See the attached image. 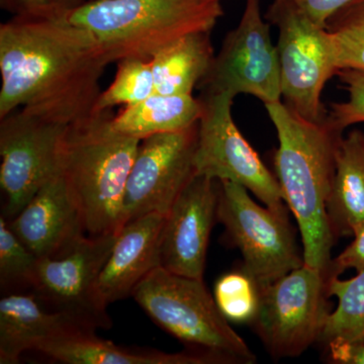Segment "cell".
<instances>
[{
  "mask_svg": "<svg viewBox=\"0 0 364 364\" xmlns=\"http://www.w3.org/2000/svg\"><path fill=\"white\" fill-rule=\"evenodd\" d=\"M218 183V222L225 227L227 241L240 250L243 257L241 269L259 287L305 263L289 222V208L261 207L240 184Z\"/></svg>",
  "mask_w": 364,
  "mask_h": 364,
  "instance_id": "cell-7",
  "label": "cell"
},
{
  "mask_svg": "<svg viewBox=\"0 0 364 364\" xmlns=\"http://www.w3.org/2000/svg\"><path fill=\"white\" fill-rule=\"evenodd\" d=\"M95 331L66 314L52 312L35 294H11L0 299V363L18 364L21 354L68 333Z\"/></svg>",
  "mask_w": 364,
  "mask_h": 364,
  "instance_id": "cell-17",
  "label": "cell"
},
{
  "mask_svg": "<svg viewBox=\"0 0 364 364\" xmlns=\"http://www.w3.org/2000/svg\"><path fill=\"white\" fill-rule=\"evenodd\" d=\"M132 296L158 326L191 350L221 359L224 364H250L256 356L232 329L203 279L155 268Z\"/></svg>",
  "mask_w": 364,
  "mask_h": 364,
  "instance_id": "cell-5",
  "label": "cell"
},
{
  "mask_svg": "<svg viewBox=\"0 0 364 364\" xmlns=\"http://www.w3.org/2000/svg\"><path fill=\"white\" fill-rule=\"evenodd\" d=\"M165 215L158 213L136 218L117 232L116 242L98 279L105 305L128 298L134 289L160 267V237Z\"/></svg>",
  "mask_w": 364,
  "mask_h": 364,
  "instance_id": "cell-16",
  "label": "cell"
},
{
  "mask_svg": "<svg viewBox=\"0 0 364 364\" xmlns=\"http://www.w3.org/2000/svg\"><path fill=\"white\" fill-rule=\"evenodd\" d=\"M117 64L114 81L100 93L95 112L112 109L117 105H136L155 93L150 60L128 58Z\"/></svg>",
  "mask_w": 364,
  "mask_h": 364,
  "instance_id": "cell-24",
  "label": "cell"
},
{
  "mask_svg": "<svg viewBox=\"0 0 364 364\" xmlns=\"http://www.w3.org/2000/svg\"><path fill=\"white\" fill-rule=\"evenodd\" d=\"M264 107L279 138L275 176L298 222L305 264L326 272L336 241L328 219L327 200L343 132L327 119H305L282 100Z\"/></svg>",
  "mask_w": 364,
  "mask_h": 364,
  "instance_id": "cell-2",
  "label": "cell"
},
{
  "mask_svg": "<svg viewBox=\"0 0 364 364\" xmlns=\"http://www.w3.org/2000/svg\"><path fill=\"white\" fill-rule=\"evenodd\" d=\"M335 363L364 364V341H331L326 344Z\"/></svg>",
  "mask_w": 364,
  "mask_h": 364,
  "instance_id": "cell-31",
  "label": "cell"
},
{
  "mask_svg": "<svg viewBox=\"0 0 364 364\" xmlns=\"http://www.w3.org/2000/svg\"><path fill=\"white\" fill-rule=\"evenodd\" d=\"M198 88L205 95H252L264 105L282 100L277 45L261 16L260 0H246L240 23L223 41Z\"/></svg>",
  "mask_w": 364,
  "mask_h": 364,
  "instance_id": "cell-10",
  "label": "cell"
},
{
  "mask_svg": "<svg viewBox=\"0 0 364 364\" xmlns=\"http://www.w3.org/2000/svg\"><path fill=\"white\" fill-rule=\"evenodd\" d=\"M267 18L279 31L277 51L286 105L306 119L325 121L323 90L339 71L329 33L293 0H273Z\"/></svg>",
  "mask_w": 364,
  "mask_h": 364,
  "instance_id": "cell-6",
  "label": "cell"
},
{
  "mask_svg": "<svg viewBox=\"0 0 364 364\" xmlns=\"http://www.w3.org/2000/svg\"><path fill=\"white\" fill-rule=\"evenodd\" d=\"M85 1H87V0H55L60 11H69V9L85 4Z\"/></svg>",
  "mask_w": 364,
  "mask_h": 364,
  "instance_id": "cell-32",
  "label": "cell"
},
{
  "mask_svg": "<svg viewBox=\"0 0 364 364\" xmlns=\"http://www.w3.org/2000/svg\"><path fill=\"white\" fill-rule=\"evenodd\" d=\"M117 234L85 237L61 257L39 258L31 291L52 312L66 314L90 329H111L98 279Z\"/></svg>",
  "mask_w": 364,
  "mask_h": 364,
  "instance_id": "cell-11",
  "label": "cell"
},
{
  "mask_svg": "<svg viewBox=\"0 0 364 364\" xmlns=\"http://www.w3.org/2000/svg\"><path fill=\"white\" fill-rule=\"evenodd\" d=\"M210 32L189 33L150 60L155 92L193 95L215 58Z\"/></svg>",
  "mask_w": 364,
  "mask_h": 364,
  "instance_id": "cell-21",
  "label": "cell"
},
{
  "mask_svg": "<svg viewBox=\"0 0 364 364\" xmlns=\"http://www.w3.org/2000/svg\"><path fill=\"white\" fill-rule=\"evenodd\" d=\"M68 126L20 109L0 119V186L11 221L53 177L61 172L60 154Z\"/></svg>",
  "mask_w": 364,
  "mask_h": 364,
  "instance_id": "cell-12",
  "label": "cell"
},
{
  "mask_svg": "<svg viewBox=\"0 0 364 364\" xmlns=\"http://www.w3.org/2000/svg\"><path fill=\"white\" fill-rule=\"evenodd\" d=\"M112 109L68 126L60 154L62 176L75 196L90 236L124 226L127 181L140 140L112 128Z\"/></svg>",
  "mask_w": 364,
  "mask_h": 364,
  "instance_id": "cell-3",
  "label": "cell"
},
{
  "mask_svg": "<svg viewBox=\"0 0 364 364\" xmlns=\"http://www.w3.org/2000/svg\"><path fill=\"white\" fill-rule=\"evenodd\" d=\"M0 6L13 16H50L61 13L55 0H0Z\"/></svg>",
  "mask_w": 364,
  "mask_h": 364,
  "instance_id": "cell-29",
  "label": "cell"
},
{
  "mask_svg": "<svg viewBox=\"0 0 364 364\" xmlns=\"http://www.w3.org/2000/svg\"><path fill=\"white\" fill-rule=\"evenodd\" d=\"M327 214L336 240L352 236L354 227L364 221L363 131L353 130L340 140Z\"/></svg>",
  "mask_w": 364,
  "mask_h": 364,
  "instance_id": "cell-19",
  "label": "cell"
},
{
  "mask_svg": "<svg viewBox=\"0 0 364 364\" xmlns=\"http://www.w3.org/2000/svg\"><path fill=\"white\" fill-rule=\"evenodd\" d=\"M352 236L351 243L331 260L326 270L329 279L339 277L347 269H354L358 273L364 272V221L354 227Z\"/></svg>",
  "mask_w": 364,
  "mask_h": 364,
  "instance_id": "cell-28",
  "label": "cell"
},
{
  "mask_svg": "<svg viewBox=\"0 0 364 364\" xmlns=\"http://www.w3.org/2000/svg\"><path fill=\"white\" fill-rule=\"evenodd\" d=\"M205 1L220 2V1H221V0H205Z\"/></svg>",
  "mask_w": 364,
  "mask_h": 364,
  "instance_id": "cell-33",
  "label": "cell"
},
{
  "mask_svg": "<svg viewBox=\"0 0 364 364\" xmlns=\"http://www.w3.org/2000/svg\"><path fill=\"white\" fill-rule=\"evenodd\" d=\"M338 69L364 71V0H351L326 23ZM338 71V72H339Z\"/></svg>",
  "mask_w": 364,
  "mask_h": 364,
  "instance_id": "cell-23",
  "label": "cell"
},
{
  "mask_svg": "<svg viewBox=\"0 0 364 364\" xmlns=\"http://www.w3.org/2000/svg\"><path fill=\"white\" fill-rule=\"evenodd\" d=\"M328 294L337 306L328 316L318 341H364V272L349 279H328Z\"/></svg>",
  "mask_w": 364,
  "mask_h": 364,
  "instance_id": "cell-22",
  "label": "cell"
},
{
  "mask_svg": "<svg viewBox=\"0 0 364 364\" xmlns=\"http://www.w3.org/2000/svg\"><path fill=\"white\" fill-rule=\"evenodd\" d=\"M35 351L66 364H223L210 354L191 349L181 353L128 349L98 338L95 331L68 333L40 344Z\"/></svg>",
  "mask_w": 364,
  "mask_h": 364,
  "instance_id": "cell-18",
  "label": "cell"
},
{
  "mask_svg": "<svg viewBox=\"0 0 364 364\" xmlns=\"http://www.w3.org/2000/svg\"><path fill=\"white\" fill-rule=\"evenodd\" d=\"M219 183L195 176L165 215L160 237V267L203 279L210 235L217 220Z\"/></svg>",
  "mask_w": 364,
  "mask_h": 364,
  "instance_id": "cell-14",
  "label": "cell"
},
{
  "mask_svg": "<svg viewBox=\"0 0 364 364\" xmlns=\"http://www.w3.org/2000/svg\"><path fill=\"white\" fill-rule=\"evenodd\" d=\"M215 304L228 321L252 323L259 308L260 287L240 269L223 275L215 282Z\"/></svg>",
  "mask_w": 364,
  "mask_h": 364,
  "instance_id": "cell-25",
  "label": "cell"
},
{
  "mask_svg": "<svg viewBox=\"0 0 364 364\" xmlns=\"http://www.w3.org/2000/svg\"><path fill=\"white\" fill-rule=\"evenodd\" d=\"M337 75L348 91V100L333 104L327 119L335 129L343 132L352 124L364 123V71L343 69Z\"/></svg>",
  "mask_w": 364,
  "mask_h": 364,
  "instance_id": "cell-27",
  "label": "cell"
},
{
  "mask_svg": "<svg viewBox=\"0 0 364 364\" xmlns=\"http://www.w3.org/2000/svg\"><path fill=\"white\" fill-rule=\"evenodd\" d=\"M63 14L93 33L112 64L151 60L189 33L212 32L224 11L205 0H87Z\"/></svg>",
  "mask_w": 364,
  "mask_h": 364,
  "instance_id": "cell-4",
  "label": "cell"
},
{
  "mask_svg": "<svg viewBox=\"0 0 364 364\" xmlns=\"http://www.w3.org/2000/svg\"><path fill=\"white\" fill-rule=\"evenodd\" d=\"M318 25L325 26L330 18L351 0H293Z\"/></svg>",
  "mask_w": 364,
  "mask_h": 364,
  "instance_id": "cell-30",
  "label": "cell"
},
{
  "mask_svg": "<svg viewBox=\"0 0 364 364\" xmlns=\"http://www.w3.org/2000/svg\"><path fill=\"white\" fill-rule=\"evenodd\" d=\"M198 124L141 141L124 191V224L151 213L166 215L169 212L196 176Z\"/></svg>",
  "mask_w": 364,
  "mask_h": 364,
  "instance_id": "cell-13",
  "label": "cell"
},
{
  "mask_svg": "<svg viewBox=\"0 0 364 364\" xmlns=\"http://www.w3.org/2000/svg\"><path fill=\"white\" fill-rule=\"evenodd\" d=\"M109 61L97 38L63 13L0 26V119L18 109L67 124L95 114Z\"/></svg>",
  "mask_w": 364,
  "mask_h": 364,
  "instance_id": "cell-1",
  "label": "cell"
},
{
  "mask_svg": "<svg viewBox=\"0 0 364 364\" xmlns=\"http://www.w3.org/2000/svg\"><path fill=\"white\" fill-rule=\"evenodd\" d=\"M193 165L196 176L231 181L251 191L267 207L287 208L277 176L235 124L229 95H202Z\"/></svg>",
  "mask_w": 364,
  "mask_h": 364,
  "instance_id": "cell-9",
  "label": "cell"
},
{
  "mask_svg": "<svg viewBox=\"0 0 364 364\" xmlns=\"http://www.w3.org/2000/svg\"><path fill=\"white\" fill-rule=\"evenodd\" d=\"M39 257L21 243L0 217V284L1 289L26 287L32 289Z\"/></svg>",
  "mask_w": 364,
  "mask_h": 364,
  "instance_id": "cell-26",
  "label": "cell"
},
{
  "mask_svg": "<svg viewBox=\"0 0 364 364\" xmlns=\"http://www.w3.org/2000/svg\"><path fill=\"white\" fill-rule=\"evenodd\" d=\"M7 224L39 258L65 255L86 233L81 208L61 172L44 184Z\"/></svg>",
  "mask_w": 364,
  "mask_h": 364,
  "instance_id": "cell-15",
  "label": "cell"
},
{
  "mask_svg": "<svg viewBox=\"0 0 364 364\" xmlns=\"http://www.w3.org/2000/svg\"><path fill=\"white\" fill-rule=\"evenodd\" d=\"M203 102L193 95L153 93L138 104L124 107L112 117V128L142 141L158 134L186 130L200 121Z\"/></svg>",
  "mask_w": 364,
  "mask_h": 364,
  "instance_id": "cell-20",
  "label": "cell"
},
{
  "mask_svg": "<svg viewBox=\"0 0 364 364\" xmlns=\"http://www.w3.org/2000/svg\"><path fill=\"white\" fill-rule=\"evenodd\" d=\"M325 270L304 263L260 287L259 308L252 322L274 358H296L318 341L329 316Z\"/></svg>",
  "mask_w": 364,
  "mask_h": 364,
  "instance_id": "cell-8",
  "label": "cell"
}]
</instances>
